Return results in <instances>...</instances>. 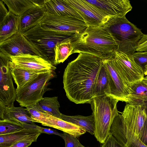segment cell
Here are the masks:
<instances>
[{"label":"cell","instance_id":"cell-30","mask_svg":"<svg viewBox=\"0 0 147 147\" xmlns=\"http://www.w3.org/2000/svg\"><path fill=\"white\" fill-rule=\"evenodd\" d=\"M25 128L26 127L25 123L17 120H0V135L14 133Z\"/></svg>","mask_w":147,"mask_h":147},{"label":"cell","instance_id":"cell-7","mask_svg":"<svg viewBox=\"0 0 147 147\" xmlns=\"http://www.w3.org/2000/svg\"><path fill=\"white\" fill-rule=\"evenodd\" d=\"M39 25L45 30L71 36L81 33L88 26L84 21L76 18L47 14Z\"/></svg>","mask_w":147,"mask_h":147},{"label":"cell","instance_id":"cell-39","mask_svg":"<svg viewBox=\"0 0 147 147\" xmlns=\"http://www.w3.org/2000/svg\"><path fill=\"white\" fill-rule=\"evenodd\" d=\"M142 106L144 108L147 113V100L144 101Z\"/></svg>","mask_w":147,"mask_h":147},{"label":"cell","instance_id":"cell-12","mask_svg":"<svg viewBox=\"0 0 147 147\" xmlns=\"http://www.w3.org/2000/svg\"><path fill=\"white\" fill-rule=\"evenodd\" d=\"M0 51L9 56L29 54L42 57L39 52L25 37L23 33L19 31L0 43Z\"/></svg>","mask_w":147,"mask_h":147},{"label":"cell","instance_id":"cell-37","mask_svg":"<svg viewBox=\"0 0 147 147\" xmlns=\"http://www.w3.org/2000/svg\"><path fill=\"white\" fill-rule=\"evenodd\" d=\"M33 142L29 140H24L19 141L12 145L10 147H28Z\"/></svg>","mask_w":147,"mask_h":147},{"label":"cell","instance_id":"cell-13","mask_svg":"<svg viewBox=\"0 0 147 147\" xmlns=\"http://www.w3.org/2000/svg\"><path fill=\"white\" fill-rule=\"evenodd\" d=\"M9 57L10 61L16 66L38 74L54 71L56 69L52 63L39 56L21 54Z\"/></svg>","mask_w":147,"mask_h":147},{"label":"cell","instance_id":"cell-32","mask_svg":"<svg viewBox=\"0 0 147 147\" xmlns=\"http://www.w3.org/2000/svg\"><path fill=\"white\" fill-rule=\"evenodd\" d=\"M62 138L65 142V147H78L80 142L78 138L63 132Z\"/></svg>","mask_w":147,"mask_h":147},{"label":"cell","instance_id":"cell-19","mask_svg":"<svg viewBox=\"0 0 147 147\" xmlns=\"http://www.w3.org/2000/svg\"><path fill=\"white\" fill-rule=\"evenodd\" d=\"M47 14L44 5L32 8L20 16L19 31L24 33L39 24Z\"/></svg>","mask_w":147,"mask_h":147},{"label":"cell","instance_id":"cell-24","mask_svg":"<svg viewBox=\"0 0 147 147\" xmlns=\"http://www.w3.org/2000/svg\"><path fill=\"white\" fill-rule=\"evenodd\" d=\"M127 104L142 106L147 100V84L143 80L130 84Z\"/></svg>","mask_w":147,"mask_h":147},{"label":"cell","instance_id":"cell-25","mask_svg":"<svg viewBox=\"0 0 147 147\" xmlns=\"http://www.w3.org/2000/svg\"><path fill=\"white\" fill-rule=\"evenodd\" d=\"M111 94L110 79L107 69L103 63L102 66L94 85L93 98L104 95L110 96Z\"/></svg>","mask_w":147,"mask_h":147},{"label":"cell","instance_id":"cell-33","mask_svg":"<svg viewBox=\"0 0 147 147\" xmlns=\"http://www.w3.org/2000/svg\"><path fill=\"white\" fill-rule=\"evenodd\" d=\"M101 147H125L110 133Z\"/></svg>","mask_w":147,"mask_h":147},{"label":"cell","instance_id":"cell-3","mask_svg":"<svg viewBox=\"0 0 147 147\" xmlns=\"http://www.w3.org/2000/svg\"><path fill=\"white\" fill-rule=\"evenodd\" d=\"M118 101L111 96L104 95L95 97L90 102L94 119V136L100 143L103 144L107 139L114 119L119 114L117 108Z\"/></svg>","mask_w":147,"mask_h":147},{"label":"cell","instance_id":"cell-26","mask_svg":"<svg viewBox=\"0 0 147 147\" xmlns=\"http://www.w3.org/2000/svg\"><path fill=\"white\" fill-rule=\"evenodd\" d=\"M9 67L13 79L18 89L36 77L38 74L33 71L16 66L10 61Z\"/></svg>","mask_w":147,"mask_h":147},{"label":"cell","instance_id":"cell-14","mask_svg":"<svg viewBox=\"0 0 147 147\" xmlns=\"http://www.w3.org/2000/svg\"><path fill=\"white\" fill-rule=\"evenodd\" d=\"M110 133L125 147H147L138 137L127 127L121 114L114 119Z\"/></svg>","mask_w":147,"mask_h":147},{"label":"cell","instance_id":"cell-16","mask_svg":"<svg viewBox=\"0 0 147 147\" xmlns=\"http://www.w3.org/2000/svg\"><path fill=\"white\" fill-rule=\"evenodd\" d=\"M87 1L110 18L125 16L132 8L129 0H88Z\"/></svg>","mask_w":147,"mask_h":147},{"label":"cell","instance_id":"cell-6","mask_svg":"<svg viewBox=\"0 0 147 147\" xmlns=\"http://www.w3.org/2000/svg\"><path fill=\"white\" fill-rule=\"evenodd\" d=\"M56 75L54 71L38 74L22 87L16 89V100L22 107H33L41 100L48 90L49 81Z\"/></svg>","mask_w":147,"mask_h":147},{"label":"cell","instance_id":"cell-20","mask_svg":"<svg viewBox=\"0 0 147 147\" xmlns=\"http://www.w3.org/2000/svg\"><path fill=\"white\" fill-rule=\"evenodd\" d=\"M47 14L74 18L84 21L81 16L65 0H45Z\"/></svg>","mask_w":147,"mask_h":147},{"label":"cell","instance_id":"cell-10","mask_svg":"<svg viewBox=\"0 0 147 147\" xmlns=\"http://www.w3.org/2000/svg\"><path fill=\"white\" fill-rule=\"evenodd\" d=\"M81 16L88 26L104 24L110 17L86 0H65Z\"/></svg>","mask_w":147,"mask_h":147},{"label":"cell","instance_id":"cell-5","mask_svg":"<svg viewBox=\"0 0 147 147\" xmlns=\"http://www.w3.org/2000/svg\"><path fill=\"white\" fill-rule=\"evenodd\" d=\"M27 39L39 52L42 57L55 65L54 49L56 44L72 37L42 29L39 24L23 33Z\"/></svg>","mask_w":147,"mask_h":147},{"label":"cell","instance_id":"cell-8","mask_svg":"<svg viewBox=\"0 0 147 147\" xmlns=\"http://www.w3.org/2000/svg\"><path fill=\"white\" fill-rule=\"evenodd\" d=\"M103 63L107 69L110 79V96L119 101L126 103L129 94V85L124 78L114 55L103 59Z\"/></svg>","mask_w":147,"mask_h":147},{"label":"cell","instance_id":"cell-36","mask_svg":"<svg viewBox=\"0 0 147 147\" xmlns=\"http://www.w3.org/2000/svg\"><path fill=\"white\" fill-rule=\"evenodd\" d=\"M0 22L8 14L9 11L5 7L3 2L2 0H0Z\"/></svg>","mask_w":147,"mask_h":147},{"label":"cell","instance_id":"cell-21","mask_svg":"<svg viewBox=\"0 0 147 147\" xmlns=\"http://www.w3.org/2000/svg\"><path fill=\"white\" fill-rule=\"evenodd\" d=\"M16 120L22 123L34 124L31 115L26 108L15 107L13 104L5 106L0 102V120Z\"/></svg>","mask_w":147,"mask_h":147},{"label":"cell","instance_id":"cell-40","mask_svg":"<svg viewBox=\"0 0 147 147\" xmlns=\"http://www.w3.org/2000/svg\"><path fill=\"white\" fill-rule=\"evenodd\" d=\"M144 74V76H147V65L145 66L143 70Z\"/></svg>","mask_w":147,"mask_h":147},{"label":"cell","instance_id":"cell-1","mask_svg":"<svg viewBox=\"0 0 147 147\" xmlns=\"http://www.w3.org/2000/svg\"><path fill=\"white\" fill-rule=\"evenodd\" d=\"M103 65V59L90 54L80 53L69 63L63 76L66 96L76 104L89 103L93 98V88Z\"/></svg>","mask_w":147,"mask_h":147},{"label":"cell","instance_id":"cell-22","mask_svg":"<svg viewBox=\"0 0 147 147\" xmlns=\"http://www.w3.org/2000/svg\"><path fill=\"white\" fill-rule=\"evenodd\" d=\"M20 16L9 12L0 22V43L19 31Z\"/></svg>","mask_w":147,"mask_h":147},{"label":"cell","instance_id":"cell-18","mask_svg":"<svg viewBox=\"0 0 147 147\" xmlns=\"http://www.w3.org/2000/svg\"><path fill=\"white\" fill-rule=\"evenodd\" d=\"M41 133L40 131L34 129L25 128L14 133L0 135V147H10L22 140L36 142Z\"/></svg>","mask_w":147,"mask_h":147},{"label":"cell","instance_id":"cell-11","mask_svg":"<svg viewBox=\"0 0 147 147\" xmlns=\"http://www.w3.org/2000/svg\"><path fill=\"white\" fill-rule=\"evenodd\" d=\"M121 113L127 126L140 139L147 127V113L144 108L127 104Z\"/></svg>","mask_w":147,"mask_h":147},{"label":"cell","instance_id":"cell-2","mask_svg":"<svg viewBox=\"0 0 147 147\" xmlns=\"http://www.w3.org/2000/svg\"><path fill=\"white\" fill-rule=\"evenodd\" d=\"M71 38L72 54H89L104 60L114 56L118 50L116 40L104 24L88 26L83 32Z\"/></svg>","mask_w":147,"mask_h":147},{"label":"cell","instance_id":"cell-31","mask_svg":"<svg viewBox=\"0 0 147 147\" xmlns=\"http://www.w3.org/2000/svg\"><path fill=\"white\" fill-rule=\"evenodd\" d=\"M131 55L136 63L143 71L147 65V51L135 52Z\"/></svg>","mask_w":147,"mask_h":147},{"label":"cell","instance_id":"cell-17","mask_svg":"<svg viewBox=\"0 0 147 147\" xmlns=\"http://www.w3.org/2000/svg\"><path fill=\"white\" fill-rule=\"evenodd\" d=\"M36 122L44 126L61 130L77 138L86 131L82 127L75 124L47 114L41 117Z\"/></svg>","mask_w":147,"mask_h":147},{"label":"cell","instance_id":"cell-42","mask_svg":"<svg viewBox=\"0 0 147 147\" xmlns=\"http://www.w3.org/2000/svg\"><path fill=\"white\" fill-rule=\"evenodd\" d=\"M78 147H86L84 146H83L80 143Z\"/></svg>","mask_w":147,"mask_h":147},{"label":"cell","instance_id":"cell-41","mask_svg":"<svg viewBox=\"0 0 147 147\" xmlns=\"http://www.w3.org/2000/svg\"><path fill=\"white\" fill-rule=\"evenodd\" d=\"M144 81L147 84V76L144 77V79H143Z\"/></svg>","mask_w":147,"mask_h":147},{"label":"cell","instance_id":"cell-27","mask_svg":"<svg viewBox=\"0 0 147 147\" xmlns=\"http://www.w3.org/2000/svg\"><path fill=\"white\" fill-rule=\"evenodd\" d=\"M72 37L59 42L55 45L54 49L55 65L63 63L72 54L73 47Z\"/></svg>","mask_w":147,"mask_h":147},{"label":"cell","instance_id":"cell-28","mask_svg":"<svg viewBox=\"0 0 147 147\" xmlns=\"http://www.w3.org/2000/svg\"><path fill=\"white\" fill-rule=\"evenodd\" d=\"M60 118L80 126L92 135H94V121L93 115L68 116L61 113Z\"/></svg>","mask_w":147,"mask_h":147},{"label":"cell","instance_id":"cell-15","mask_svg":"<svg viewBox=\"0 0 147 147\" xmlns=\"http://www.w3.org/2000/svg\"><path fill=\"white\" fill-rule=\"evenodd\" d=\"M114 56L124 78L129 86L144 79L143 69L136 63L131 55L117 51Z\"/></svg>","mask_w":147,"mask_h":147},{"label":"cell","instance_id":"cell-38","mask_svg":"<svg viewBox=\"0 0 147 147\" xmlns=\"http://www.w3.org/2000/svg\"><path fill=\"white\" fill-rule=\"evenodd\" d=\"M140 139L144 144L147 146V127L144 134Z\"/></svg>","mask_w":147,"mask_h":147},{"label":"cell","instance_id":"cell-35","mask_svg":"<svg viewBox=\"0 0 147 147\" xmlns=\"http://www.w3.org/2000/svg\"><path fill=\"white\" fill-rule=\"evenodd\" d=\"M136 51H147V34H144L139 41Z\"/></svg>","mask_w":147,"mask_h":147},{"label":"cell","instance_id":"cell-9","mask_svg":"<svg viewBox=\"0 0 147 147\" xmlns=\"http://www.w3.org/2000/svg\"><path fill=\"white\" fill-rule=\"evenodd\" d=\"M10 61L9 56L0 51V102L6 106L13 104L17 94L9 67Z\"/></svg>","mask_w":147,"mask_h":147},{"label":"cell","instance_id":"cell-34","mask_svg":"<svg viewBox=\"0 0 147 147\" xmlns=\"http://www.w3.org/2000/svg\"><path fill=\"white\" fill-rule=\"evenodd\" d=\"M31 128L40 131L42 133H46L49 134H55L58 135L62 138L63 137V134L59 133L54 129L40 127L36 125L35 124H32Z\"/></svg>","mask_w":147,"mask_h":147},{"label":"cell","instance_id":"cell-29","mask_svg":"<svg viewBox=\"0 0 147 147\" xmlns=\"http://www.w3.org/2000/svg\"><path fill=\"white\" fill-rule=\"evenodd\" d=\"M38 109L49 115L60 118V105L58 97H43L36 105Z\"/></svg>","mask_w":147,"mask_h":147},{"label":"cell","instance_id":"cell-23","mask_svg":"<svg viewBox=\"0 0 147 147\" xmlns=\"http://www.w3.org/2000/svg\"><path fill=\"white\" fill-rule=\"evenodd\" d=\"M7 6L8 11L20 16L33 7L44 5L45 0H2Z\"/></svg>","mask_w":147,"mask_h":147},{"label":"cell","instance_id":"cell-4","mask_svg":"<svg viewBox=\"0 0 147 147\" xmlns=\"http://www.w3.org/2000/svg\"><path fill=\"white\" fill-rule=\"evenodd\" d=\"M104 25L116 40L118 45L117 51L129 55L136 52L144 34L125 16L111 17Z\"/></svg>","mask_w":147,"mask_h":147}]
</instances>
